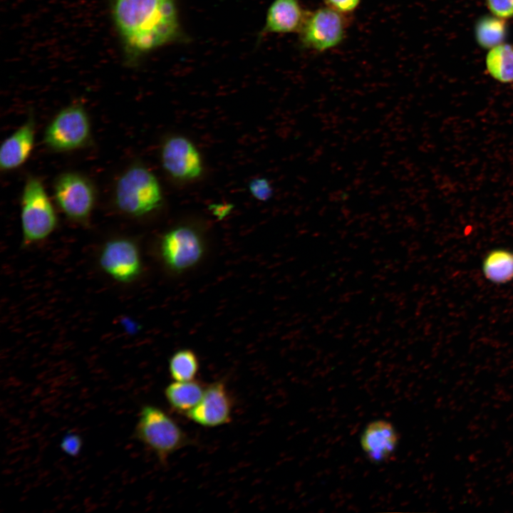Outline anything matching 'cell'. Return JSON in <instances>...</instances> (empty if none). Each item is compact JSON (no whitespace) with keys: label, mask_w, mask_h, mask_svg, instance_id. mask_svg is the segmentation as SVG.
<instances>
[{"label":"cell","mask_w":513,"mask_h":513,"mask_svg":"<svg viewBox=\"0 0 513 513\" xmlns=\"http://www.w3.org/2000/svg\"><path fill=\"white\" fill-rule=\"evenodd\" d=\"M112 15L127 51L135 56L181 36L174 0H113Z\"/></svg>","instance_id":"cell-1"},{"label":"cell","mask_w":513,"mask_h":513,"mask_svg":"<svg viewBox=\"0 0 513 513\" xmlns=\"http://www.w3.org/2000/svg\"><path fill=\"white\" fill-rule=\"evenodd\" d=\"M134 437L162 464H165L170 455L192 443V438L172 416L150 404L141 407Z\"/></svg>","instance_id":"cell-2"},{"label":"cell","mask_w":513,"mask_h":513,"mask_svg":"<svg viewBox=\"0 0 513 513\" xmlns=\"http://www.w3.org/2000/svg\"><path fill=\"white\" fill-rule=\"evenodd\" d=\"M163 197L160 184L148 168L136 164L124 172L117 181L115 202L126 214L140 217L157 209Z\"/></svg>","instance_id":"cell-3"},{"label":"cell","mask_w":513,"mask_h":513,"mask_svg":"<svg viewBox=\"0 0 513 513\" xmlns=\"http://www.w3.org/2000/svg\"><path fill=\"white\" fill-rule=\"evenodd\" d=\"M57 216L42 182L28 177L21 199L23 243L28 246L46 239L56 229Z\"/></svg>","instance_id":"cell-4"},{"label":"cell","mask_w":513,"mask_h":513,"mask_svg":"<svg viewBox=\"0 0 513 513\" xmlns=\"http://www.w3.org/2000/svg\"><path fill=\"white\" fill-rule=\"evenodd\" d=\"M90 138L88 115L81 105H71L59 111L47 125L43 142L55 152L71 151L86 145Z\"/></svg>","instance_id":"cell-5"},{"label":"cell","mask_w":513,"mask_h":513,"mask_svg":"<svg viewBox=\"0 0 513 513\" xmlns=\"http://www.w3.org/2000/svg\"><path fill=\"white\" fill-rule=\"evenodd\" d=\"M348 21L346 14L329 7L307 12L299 31L301 45L322 52L338 46L344 39Z\"/></svg>","instance_id":"cell-6"},{"label":"cell","mask_w":513,"mask_h":513,"mask_svg":"<svg viewBox=\"0 0 513 513\" xmlns=\"http://www.w3.org/2000/svg\"><path fill=\"white\" fill-rule=\"evenodd\" d=\"M160 162L167 175L177 182H193L203 172L198 148L182 135H171L165 139L160 148Z\"/></svg>","instance_id":"cell-7"},{"label":"cell","mask_w":513,"mask_h":513,"mask_svg":"<svg viewBox=\"0 0 513 513\" xmlns=\"http://www.w3.org/2000/svg\"><path fill=\"white\" fill-rule=\"evenodd\" d=\"M53 196L58 207L71 219L86 222L95 200V190L84 176L73 172L61 174L53 184Z\"/></svg>","instance_id":"cell-8"},{"label":"cell","mask_w":513,"mask_h":513,"mask_svg":"<svg viewBox=\"0 0 513 513\" xmlns=\"http://www.w3.org/2000/svg\"><path fill=\"white\" fill-rule=\"evenodd\" d=\"M204 251V242L200 232L189 225H179L171 229L160 242V253L164 262L176 272L197 264Z\"/></svg>","instance_id":"cell-9"},{"label":"cell","mask_w":513,"mask_h":513,"mask_svg":"<svg viewBox=\"0 0 513 513\" xmlns=\"http://www.w3.org/2000/svg\"><path fill=\"white\" fill-rule=\"evenodd\" d=\"M234 402L226 383L217 380L207 385L200 403L185 416L204 428H216L232 421Z\"/></svg>","instance_id":"cell-10"},{"label":"cell","mask_w":513,"mask_h":513,"mask_svg":"<svg viewBox=\"0 0 513 513\" xmlns=\"http://www.w3.org/2000/svg\"><path fill=\"white\" fill-rule=\"evenodd\" d=\"M103 270L115 280L128 283L140 274L141 260L136 244L127 239H115L103 247L99 258Z\"/></svg>","instance_id":"cell-11"},{"label":"cell","mask_w":513,"mask_h":513,"mask_svg":"<svg viewBox=\"0 0 513 513\" xmlns=\"http://www.w3.org/2000/svg\"><path fill=\"white\" fill-rule=\"evenodd\" d=\"M398 443V432L391 423L384 420L368 423L361 437V445L365 455L375 463L388 461Z\"/></svg>","instance_id":"cell-12"},{"label":"cell","mask_w":513,"mask_h":513,"mask_svg":"<svg viewBox=\"0 0 513 513\" xmlns=\"http://www.w3.org/2000/svg\"><path fill=\"white\" fill-rule=\"evenodd\" d=\"M35 140V123L29 118L2 142L0 148V167L9 171L19 167L29 157Z\"/></svg>","instance_id":"cell-13"},{"label":"cell","mask_w":513,"mask_h":513,"mask_svg":"<svg viewBox=\"0 0 513 513\" xmlns=\"http://www.w3.org/2000/svg\"><path fill=\"white\" fill-rule=\"evenodd\" d=\"M306 13L299 0H274L268 9L262 33L299 32Z\"/></svg>","instance_id":"cell-14"},{"label":"cell","mask_w":513,"mask_h":513,"mask_svg":"<svg viewBox=\"0 0 513 513\" xmlns=\"http://www.w3.org/2000/svg\"><path fill=\"white\" fill-rule=\"evenodd\" d=\"M207 385L201 380L174 381L164 390L165 400L170 409L185 415L201 400Z\"/></svg>","instance_id":"cell-15"},{"label":"cell","mask_w":513,"mask_h":513,"mask_svg":"<svg viewBox=\"0 0 513 513\" xmlns=\"http://www.w3.org/2000/svg\"><path fill=\"white\" fill-rule=\"evenodd\" d=\"M482 270L484 277L494 284H506L513 279V252L504 249L491 250L484 256Z\"/></svg>","instance_id":"cell-16"},{"label":"cell","mask_w":513,"mask_h":513,"mask_svg":"<svg viewBox=\"0 0 513 513\" xmlns=\"http://www.w3.org/2000/svg\"><path fill=\"white\" fill-rule=\"evenodd\" d=\"M485 62L492 78L504 83L513 82V45L503 43L491 48Z\"/></svg>","instance_id":"cell-17"},{"label":"cell","mask_w":513,"mask_h":513,"mask_svg":"<svg viewBox=\"0 0 513 513\" xmlns=\"http://www.w3.org/2000/svg\"><path fill=\"white\" fill-rule=\"evenodd\" d=\"M507 33L505 19L495 16H484L479 19L475 26V36L477 43L484 48H492L503 43Z\"/></svg>","instance_id":"cell-18"},{"label":"cell","mask_w":513,"mask_h":513,"mask_svg":"<svg viewBox=\"0 0 513 513\" xmlns=\"http://www.w3.org/2000/svg\"><path fill=\"white\" fill-rule=\"evenodd\" d=\"M168 370L174 381L195 380L200 370L199 359L192 350L180 349L169 359Z\"/></svg>","instance_id":"cell-19"},{"label":"cell","mask_w":513,"mask_h":513,"mask_svg":"<svg viewBox=\"0 0 513 513\" xmlns=\"http://www.w3.org/2000/svg\"><path fill=\"white\" fill-rule=\"evenodd\" d=\"M248 190L254 199L261 202L268 201L274 194L271 183L266 178L262 177L251 180L248 183Z\"/></svg>","instance_id":"cell-20"},{"label":"cell","mask_w":513,"mask_h":513,"mask_svg":"<svg viewBox=\"0 0 513 513\" xmlns=\"http://www.w3.org/2000/svg\"><path fill=\"white\" fill-rule=\"evenodd\" d=\"M485 1L494 16L503 19L513 18V0H485Z\"/></svg>","instance_id":"cell-21"},{"label":"cell","mask_w":513,"mask_h":513,"mask_svg":"<svg viewBox=\"0 0 513 513\" xmlns=\"http://www.w3.org/2000/svg\"><path fill=\"white\" fill-rule=\"evenodd\" d=\"M83 442L81 437L77 434L66 435L61 440L60 447L61 450L67 455L76 457L79 455Z\"/></svg>","instance_id":"cell-22"},{"label":"cell","mask_w":513,"mask_h":513,"mask_svg":"<svg viewBox=\"0 0 513 513\" xmlns=\"http://www.w3.org/2000/svg\"><path fill=\"white\" fill-rule=\"evenodd\" d=\"M328 6L343 14L355 11L360 4L361 0H325Z\"/></svg>","instance_id":"cell-23"}]
</instances>
